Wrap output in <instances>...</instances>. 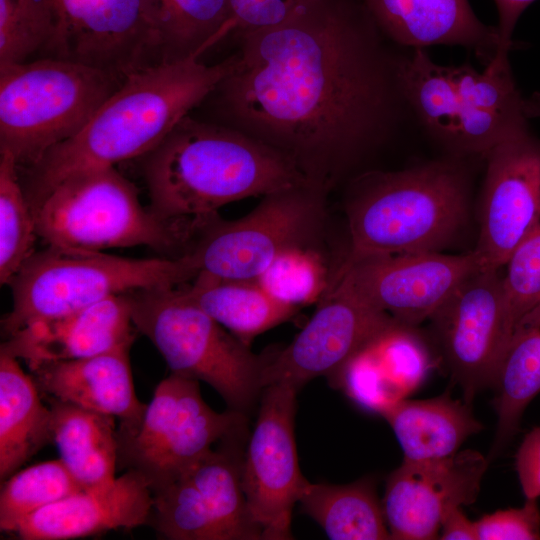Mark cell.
Segmentation results:
<instances>
[{
  "instance_id": "obj_36",
  "label": "cell",
  "mask_w": 540,
  "mask_h": 540,
  "mask_svg": "<svg viewBox=\"0 0 540 540\" xmlns=\"http://www.w3.org/2000/svg\"><path fill=\"white\" fill-rule=\"evenodd\" d=\"M512 333L519 321L540 305V216L501 269Z\"/></svg>"
},
{
  "instance_id": "obj_15",
  "label": "cell",
  "mask_w": 540,
  "mask_h": 540,
  "mask_svg": "<svg viewBox=\"0 0 540 540\" xmlns=\"http://www.w3.org/2000/svg\"><path fill=\"white\" fill-rule=\"evenodd\" d=\"M480 267L474 250L461 255L436 251L368 256L342 261L331 286L340 284L373 308L413 327L429 320Z\"/></svg>"
},
{
  "instance_id": "obj_5",
  "label": "cell",
  "mask_w": 540,
  "mask_h": 540,
  "mask_svg": "<svg viewBox=\"0 0 540 540\" xmlns=\"http://www.w3.org/2000/svg\"><path fill=\"white\" fill-rule=\"evenodd\" d=\"M32 211L37 235L48 245L92 251L144 245L174 257L189 251L202 222L155 215L114 166L67 177Z\"/></svg>"
},
{
  "instance_id": "obj_11",
  "label": "cell",
  "mask_w": 540,
  "mask_h": 540,
  "mask_svg": "<svg viewBox=\"0 0 540 540\" xmlns=\"http://www.w3.org/2000/svg\"><path fill=\"white\" fill-rule=\"evenodd\" d=\"M53 35L45 57L126 77L163 61L153 0H49Z\"/></svg>"
},
{
  "instance_id": "obj_16",
  "label": "cell",
  "mask_w": 540,
  "mask_h": 540,
  "mask_svg": "<svg viewBox=\"0 0 540 540\" xmlns=\"http://www.w3.org/2000/svg\"><path fill=\"white\" fill-rule=\"evenodd\" d=\"M396 322L334 284L292 342L268 357L263 386L286 383L299 391L314 378L331 380L357 352Z\"/></svg>"
},
{
  "instance_id": "obj_31",
  "label": "cell",
  "mask_w": 540,
  "mask_h": 540,
  "mask_svg": "<svg viewBox=\"0 0 540 540\" xmlns=\"http://www.w3.org/2000/svg\"><path fill=\"white\" fill-rule=\"evenodd\" d=\"M82 489L59 458L15 472L1 486V532H16L33 513Z\"/></svg>"
},
{
  "instance_id": "obj_6",
  "label": "cell",
  "mask_w": 540,
  "mask_h": 540,
  "mask_svg": "<svg viewBox=\"0 0 540 540\" xmlns=\"http://www.w3.org/2000/svg\"><path fill=\"white\" fill-rule=\"evenodd\" d=\"M197 276L188 254L128 258L49 245L35 251L8 283L12 308L2 321L5 337L39 320L72 313L112 296L175 287Z\"/></svg>"
},
{
  "instance_id": "obj_19",
  "label": "cell",
  "mask_w": 540,
  "mask_h": 540,
  "mask_svg": "<svg viewBox=\"0 0 540 540\" xmlns=\"http://www.w3.org/2000/svg\"><path fill=\"white\" fill-rule=\"evenodd\" d=\"M153 494L132 469L113 481L82 489L27 517L17 528L24 540H67L149 523Z\"/></svg>"
},
{
  "instance_id": "obj_24",
  "label": "cell",
  "mask_w": 540,
  "mask_h": 540,
  "mask_svg": "<svg viewBox=\"0 0 540 540\" xmlns=\"http://www.w3.org/2000/svg\"><path fill=\"white\" fill-rule=\"evenodd\" d=\"M381 416L402 448L403 461L408 462L450 457L483 429L471 404L453 399L449 393L430 399H401Z\"/></svg>"
},
{
  "instance_id": "obj_23",
  "label": "cell",
  "mask_w": 540,
  "mask_h": 540,
  "mask_svg": "<svg viewBox=\"0 0 540 540\" xmlns=\"http://www.w3.org/2000/svg\"><path fill=\"white\" fill-rule=\"evenodd\" d=\"M382 34L414 48L455 44L474 49L487 63L500 46L497 27L484 25L468 0H363Z\"/></svg>"
},
{
  "instance_id": "obj_25",
  "label": "cell",
  "mask_w": 540,
  "mask_h": 540,
  "mask_svg": "<svg viewBox=\"0 0 540 540\" xmlns=\"http://www.w3.org/2000/svg\"><path fill=\"white\" fill-rule=\"evenodd\" d=\"M18 359L0 350V478L2 481L52 442V413Z\"/></svg>"
},
{
  "instance_id": "obj_29",
  "label": "cell",
  "mask_w": 540,
  "mask_h": 540,
  "mask_svg": "<svg viewBox=\"0 0 540 540\" xmlns=\"http://www.w3.org/2000/svg\"><path fill=\"white\" fill-rule=\"evenodd\" d=\"M298 503L331 540L391 539L372 480L344 485L308 482Z\"/></svg>"
},
{
  "instance_id": "obj_21",
  "label": "cell",
  "mask_w": 540,
  "mask_h": 540,
  "mask_svg": "<svg viewBox=\"0 0 540 540\" xmlns=\"http://www.w3.org/2000/svg\"><path fill=\"white\" fill-rule=\"evenodd\" d=\"M453 134L449 146L462 153L487 156L505 140L528 130L525 99L516 88L508 55H495L481 73L451 67Z\"/></svg>"
},
{
  "instance_id": "obj_12",
  "label": "cell",
  "mask_w": 540,
  "mask_h": 540,
  "mask_svg": "<svg viewBox=\"0 0 540 540\" xmlns=\"http://www.w3.org/2000/svg\"><path fill=\"white\" fill-rule=\"evenodd\" d=\"M210 450L152 490L149 523L169 540H256L241 482V460L229 449Z\"/></svg>"
},
{
  "instance_id": "obj_28",
  "label": "cell",
  "mask_w": 540,
  "mask_h": 540,
  "mask_svg": "<svg viewBox=\"0 0 540 540\" xmlns=\"http://www.w3.org/2000/svg\"><path fill=\"white\" fill-rule=\"evenodd\" d=\"M492 387L497 412L494 457L516 434L524 410L540 392V305L516 325Z\"/></svg>"
},
{
  "instance_id": "obj_39",
  "label": "cell",
  "mask_w": 540,
  "mask_h": 540,
  "mask_svg": "<svg viewBox=\"0 0 540 540\" xmlns=\"http://www.w3.org/2000/svg\"><path fill=\"white\" fill-rule=\"evenodd\" d=\"M315 0H229L232 33L258 30L280 24Z\"/></svg>"
},
{
  "instance_id": "obj_26",
  "label": "cell",
  "mask_w": 540,
  "mask_h": 540,
  "mask_svg": "<svg viewBox=\"0 0 540 540\" xmlns=\"http://www.w3.org/2000/svg\"><path fill=\"white\" fill-rule=\"evenodd\" d=\"M48 402L52 441L75 480L83 489L113 481L118 464L115 418L69 403Z\"/></svg>"
},
{
  "instance_id": "obj_9",
  "label": "cell",
  "mask_w": 540,
  "mask_h": 540,
  "mask_svg": "<svg viewBox=\"0 0 540 540\" xmlns=\"http://www.w3.org/2000/svg\"><path fill=\"white\" fill-rule=\"evenodd\" d=\"M327 193L308 181L263 196L237 220L210 216L186 254L197 274L257 280L286 250L312 247L324 223Z\"/></svg>"
},
{
  "instance_id": "obj_4",
  "label": "cell",
  "mask_w": 540,
  "mask_h": 540,
  "mask_svg": "<svg viewBox=\"0 0 540 540\" xmlns=\"http://www.w3.org/2000/svg\"><path fill=\"white\" fill-rule=\"evenodd\" d=\"M352 188L346 206L350 246L342 261L440 251L466 219L465 179L445 163L365 173Z\"/></svg>"
},
{
  "instance_id": "obj_27",
  "label": "cell",
  "mask_w": 540,
  "mask_h": 540,
  "mask_svg": "<svg viewBox=\"0 0 540 540\" xmlns=\"http://www.w3.org/2000/svg\"><path fill=\"white\" fill-rule=\"evenodd\" d=\"M183 288L192 302L247 345L298 310L276 299L258 280L221 279L199 273Z\"/></svg>"
},
{
  "instance_id": "obj_43",
  "label": "cell",
  "mask_w": 540,
  "mask_h": 540,
  "mask_svg": "<svg viewBox=\"0 0 540 540\" xmlns=\"http://www.w3.org/2000/svg\"><path fill=\"white\" fill-rule=\"evenodd\" d=\"M525 112L528 118L540 117V93H534L525 100Z\"/></svg>"
},
{
  "instance_id": "obj_10",
  "label": "cell",
  "mask_w": 540,
  "mask_h": 540,
  "mask_svg": "<svg viewBox=\"0 0 540 540\" xmlns=\"http://www.w3.org/2000/svg\"><path fill=\"white\" fill-rule=\"evenodd\" d=\"M198 382L171 373L157 385L139 423L117 429L118 464L143 474L151 490L244 428L246 415L214 411L203 400Z\"/></svg>"
},
{
  "instance_id": "obj_30",
  "label": "cell",
  "mask_w": 540,
  "mask_h": 540,
  "mask_svg": "<svg viewBox=\"0 0 540 540\" xmlns=\"http://www.w3.org/2000/svg\"><path fill=\"white\" fill-rule=\"evenodd\" d=\"M163 61L204 53L235 29L229 0H153Z\"/></svg>"
},
{
  "instance_id": "obj_37",
  "label": "cell",
  "mask_w": 540,
  "mask_h": 540,
  "mask_svg": "<svg viewBox=\"0 0 540 540\" xmlns=\"http://www.w3.org/2000/svg\"><path fill=\"white\" fill-rule=\"evenodd\" d=\"M329 382L333 387L342 389L360 407L380 415L397 402L366 346Z\"/></svg>"
},
{
  "instance_id": "obj_42",
  "label": "cell",
  "mask_w": 540,
  "mask_h": 540,
  "mask_svg": "<svg viewBox=\"0 0 540 540\" xmlns=\"http://www.w3.org/2000/svg\"><path fill=\"white\" fill-rule=\"evenodd\" d=\"M439 536L442 540H478L475 522L467 518L461 507L453 508L445 515Z\"/></svg>"
},
{
  "instance_id": "obj_8",
  "label": "cell",
  "mask_w": 540,
  "mask_h": 540,
  "mask_svg": "<svg viewBox=\"0 0 540 540\" xmlns=\"http://www.w3.org/2000/svg\"><path fill=\"white\" fill-rule=\"evenodd\" d=\"M124 77L44 57L0 65V150L18 167L77 134Z\"/></svg>"
},
{
  "instance_id": "obj_1",
  "label": "cell",
  "mask_w": 540,
  "mask_h": 540,
  "mask_svg": "<svg viewBox=\"0 0 540 540\" xmlns=\"http://www.w3.org/2000/svg\"><path fill=\"white\" fill-rule=\"evenodd\" d=\"M233 34L235 67L212 93L220 124L280 151L327 191L388 135L402 97L396 60L363 0H315Z\"/></svg>"
},
{
  "instance_id": "obj_34",
  "label": "cell",
  "mask_w": 540,
  "mask_h": 540,
  "mask_svg": "<svg viewBox=\"0 0 540 540\" xmlns=\"http://www.w3.org/2000/svg\"><path fill=\"white\" fill-rule=\"evenodd\" d=\"M257 280L276 299L296 308L323 297L332 283L320 254L312 247L286 250Z\"/></svg>"
},
{
  "instance_id": "obj_20",
  "label": "cell",
  "mask_w": 540,
  "mask_h": 540,
  "mask_svg": "<svg viewBox=\"0 0 540 540\" xmlns=\"http://www.w3.org/2000/svg\"><path fill=\"white\" fill-rule=\"evenodd\" d=\"M134 329L126 293L72 313L32 322L5 337L0 350L32 367L131 346Z\"/></svg>"
},
{
  "instance_id": "obj_38",
  "label": "cell",
  "mask_w": 540,
  "mask_h": 540,
  "mask_svg": "<svg viewBox=\"0 0 540 540\" xmlns=\"http://www.w3.org/2000/svg\"><path fill=\"white\" fill-rule=\"evenodd\" d=\"M478 540L540 539V510L537 499L523 506L485 514L475 521Z\"/></svg>"
},
{
  "instance_id": "obj_14",
  "label": "cell",
  "mask_w": 540,
  "mask_h": 540,
  "mask_svg": "<svg viewBox=\"0 0 540 540\" xmlns=\"http://www.w3.org/2000/svg\"><path fill=\"white\" fill-rule=\"evenodd\" d=\"M429 320L451 378L471 404L492 386L512 335L501 270L472 272Z\"/></svg>"
},
{
  "instance_id": "obj_35",
  "label": "cell",
  "mask_w": 540,
  "mask_h": 540,
  "mask_svg": "<svg viewBox=\"0 0 540 540\" xmlns=\"http://www.w3.org/2000/svg\"><path fill=\"white\" fill-rule=\"evenodd\" d=\"M54 31L49 0H0V65L43 52Z\"/></svg>"
},
{
  "instance_id": "obj_7",
  "label": "cell",
  "mask_w": 540,
  "mask_h": 540,
  "mask_svg": "<svg viewBox=\"0 0 540 540\" xmlns=\"http://www.w3.org/2000/svg\"><path fill=\"white\" fill-rule=\"evenodd\" d=\"M132 322L172 374L213 387L229 409L246 413L261 395L267 359L254 354L186 295L183 285L128 293Z\"/></svg>"
},
{
  "instance_id": "obj_17",
  "label": "cell",
  "mask_w": 540,
  "mask_h": 540,
  "mask_svg": "<svg viewBox=\"0 0 540 540\" xmlns=\"http://www.w3.org/2000/svg\"><path fill=\"white\" fill-rule=\"evenodd\" d=\"M487 467V458L470 449L443 459L403 461L389 475L382 501L391 539L439 538L445 515L475 502Z\"/></svg>"
},
{
  "instance_id": "obj_40",
  "label": "cell",
  "mask_w": 540,
  "mask_h": 540,
  "mask_svg": "<svg viewBox=\"0 0 540 540\" xmlns=\"http://www.w3.org/2000/svg\"><path fill=\"white\" fill-rule=\"evenodd\" d=\"M516 470L525 499L540 497V426L523 439L516 454Z\"/></svg>"
},
{
  "instance_id": "obj_2",
  "label": "cell",
  "mask_w": 540,
  "mask_h": 540,
  "mask_svg": "<svg viewBox=\"0 0 540 540\" xmlns=\"http://www.w3.org/2000/svg\"><path fill=\"white\" fill-rule=\"evenodd\" d=\"M202 54L161 61L127 75L77 134L28 167L23 189L31 208L73 174L112 167L155 149L214 92L237 61L234 53L206 65L199 61Z\"/></svg>"
},
{
  "instance_id": "obj_33",
  "label": "cell",
  "mask_w": 540,
  "mask_h": 540,
  "mask_svg": "<svg viewBox=\"0 0 540 540\" xmlns=\"http://www.w3.org/2000/svg\"><path fill=\"white\" fill-rule=\"evenodd\" d=\"M412 328L396 322L366 345L396 401L416 390L432 367L425 344Z\"/></svg>"
},
{
  "instance_id": "obj_32",
  "label": "cell",
  "mask_w": 540,
  "mask_h": 540,
  "mask_svg": "<svg viewBox=\"0 0 540 540\" xmlns=\"http://www.w3.org/2000/svg\"><path fill=\"white\" fill-rule=\"evenodd\" d=\"M33 211L18 176V165L0 150V282L8 284L35 252L37 237Z\"/></svg>"
},
{
  "instance_id": "obj_18",
  "label": "cell",
  "mask_w": 540,
  "mask_h": 540,
  "mask_svg": "<svg viewBox=\"0 0 540 540\" xmlns=\"http://www.w3.org/2000/svg\"><path fill=\"white\" fill-rule=\"evenodd\" d=\"M480 233L484 268L501 270L540 216V140L525 130L487 156Z\"/></svg>"
},
{
  "instance_id": "obj_22",
  "label": "cell",
  "mask_w": 540,
  "mask_h": 540,
  "mask_svg": "<svg viewBox=\"0 0 540 540\" xmlns=\"http://www.w3.org/2000/svg\"><path fill=\"white\" fill-rule=\"evenodd\" d=\"M123 346L90 357L38 364L31 376L42 396L118 418L131 429L146 404L135 394L129 350Z\"/></svg>"
},
{
  "instance_id": "obj_41",
  "label": "cell",
  "mask_w": 540,
  "mask_h": 540,
  "mask_svg": "<svg viewBox=\"0 0 540 540\" xmlns=\"http://www.w3.org/2000/svg\"><path fill=\"white\" fill-rule=\"evenodd\" d=\"M499 14L497 27L500 36V46L496 52L498 55H508L513 41L512 34L515 25L524 10L535 0H494Z\"/></svg>"
},
{
  "instance_id": "obj_13",
  "label": "cell",
  "mask_w": 540,
  "mask_h": 540,
  "mask_svg": "<svg viewBox=\"0 0 540 540\" xmlns=\"http://www.w3.org/2000/svg\"><path fill=\"white\" fill-rule=\"evenodd\" d=\"M298 390L286 383L266 386L255 427L241 461L247 507L262 539H292V512L308 480L297 457L294 419Z\"/></svg>"
},
{
  "instance_id": "obj_3",
  "label": "cell",
  "mask_w": 540,
  "mask_h": 540,
  "mask_svg": "<svg viewBox=\"0 0 540 540\" xmlns=\"http://www.w3.org/2000/svg\"><path fill=\"white\" fill-rule=\"evenodd\" d=\"M143 174L150 210L167 220L204 219L226 204L308 182L273 147L189 115L144 156Z\"/></svg>"
}]
</instances>
